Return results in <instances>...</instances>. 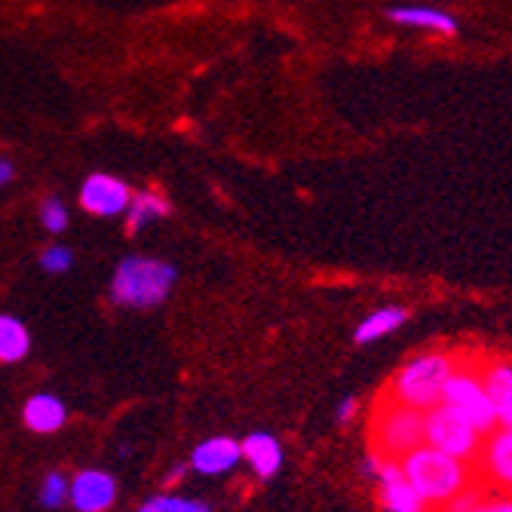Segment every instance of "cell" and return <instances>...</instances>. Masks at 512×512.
<instances>
[{"mask_svg":"<svg viewBox=\"0 0 512 512\" xmlns=\"http://www.w3.org/2000/svg\"><path fill=\"white\" fill-rule=\"evenodd\" d=\"M402 476L408 479V485L421 494L433 509L454 500L457 494H463L467 488H473V463L457 460L445 451H436L430 445H417L408 454L399 457Z\"/></svg>","mask_w":512,"mask_h":512,"instance_id":"1","label":"cell"},{"mask_svg":"<svg viewBox=\"0 0 512 512\" xmlns=\"http://www.w3.org/2000/svg\"><path fill=\"white\" fill-rule=\"evenodd\" d=\"M175 283H178L175 264L160 261V258H148V255H126L111 276L108 298L117 307L151 310L169 298Z\"/></svg>","mask_w":512,"mask_h":512,"instance_id":"2","label":"cell"},{"mask_svg":"<svg viewBox=\"0 0 512 512\" xmlns=\"http://www.w3.org/2000/svg\"><path fill=\"white\" fill-rule=\"evenodd\" d=\"M457 365H460L457 353H445V350L414 353L411 359L402 362V368H396L384 396L417 411H430L442 402L445 381L451 378V371Z\"/></svg>","mask_w":512,"mask_h":512,"instance_id":"3","label":"cell"},{"mask_svg":"<svg viewBox=\"0 0 512 512\" xmlns=\"http://www.w3.org/2000/svg\"><path fill=\"white\" fill-rule=\"evenodd\" d=\"M368 433H371V442H375L378 454L399 460L411 448L424 445V411L381 396Z\"/></svg>","mask_w":512,"mask_h":512,"instance_id":"4","label":"cell"},{"mask_svg":"<svg viewBox=\"0 0 512 512\" xmlns=\"http://www.w3.org/2000/svg\"><path fill=\"white\" fill-rule=\"evenodd\" d=\"M442 402L448 408L460 411L482 436L497 430V411H494V402L488 399V390L482 384V371L479 368L460 362L451 371V378L445 381Z\"/></svg>","mask_w":512,"mask_h":512,"instance_id":"5","label":"cell"},{"mask_svg":"<svg viewBox=\"0 0 512 512\" xmlns=\"http://www.w3.org/2000/svg\"><path fill=\"white\" fill-rule=\"evenodd\" d=\"M482 439L485 436L467 421V417L448 408L445 402L424 411V445H430L436 451H445L457 460L473 463L482 448Z\"/></svg>","mask_w":512,"mask_h":512,"instance_id":"6","label":"cell"},{"mask_svg":"<svg viewBox=\"0 0 512 512\" xmlns=\"http://www.w3.org/2000/svg\"><path fill=\"white\" fill-rule=\"evenodd\" d=\"M129 200H132V188L123 178H114L108 172H92L80 184V206L89 215H99V218L123 215Z\"/></svg>","mask_w":512,"mask_h":512,"instance_id":"7","label":"cell"},{"mask_svg":"<svg viewBox=\"0 0 512 512\" xmlns=\"http://www.w3.org/2000/svg\"><path fill=\"white\" fill-rule=\"evenodd\" d=\"M479 473L500 491H512V427H497L482 439L476 454Z\"/></svg>","mask_w":512,"mask_h":512,"instance_id":"8","label":"cell"},{"mask_svg":"<svg viewBox=\"0 0 512 512\" xmlns=\"http://www.w3.org/2000/svg\"><path fill=\"white\" fill-rule=\"evenodd\" d=\"M68 500L77 512H108L117 503V482L105 470H83L71 479Z\"/></svg>","mask_w":512,"mask_h":512,"instance_id":"9","label":"cell"},{"mask_svg":"<svg viewBox=\"0 0 512 512\" xmlns=\"http://www.w3.org/2000/svg\"><path fill=\"white\" fill-rule=\"evenodd\" d=\"M378 488H381V506L384 512H433V506L417 494L408 479L402 476L399 460L384 457L381 473H378Z\"/></svg>","mask_w":512,"mask_h":512,"instance_id":"10","label":"cell"},{"mask_svg":"<svg viewBox=\"0 0 512 512\" xmlns=\"http://www.w3.org/2000/svg\"><path fill=\"white\" fill-rule=\"evenodd\" d=\"M384 16L399 28H417V31H430L442 37H454L460 31V19L454 13L427 7V4H396V7H387Z\"/></svg>","mask_w":512,"mask_h":512,"instance_id":"11","label":"cell"},{"mask_svg":"<svg viewBox=\"0 0 512 512\" xmlns=\"http://www.w3.org/2000/svg\"><path fill=\"white\" fill-rule=\"evenodd\" d=\"M243 460L240 442L230 436H212L200 442L191 454V470L200 476H224Z\"/></svg>","mask_w":512,"mask_h":512,"instance_id":"12","label":"cell"},{"mask_svg":"<svg viewBox=\"0 0 512 512\" xmlns=\"http://www.w3.org/2000/svg\"><path fill=\"white\" fill-rule=\"evenodd\" d=\"M479 371L497 411V427H512V359H491Z\"/></svg>","mask_w":512,"mask_h":512,"instance_id":"13","label":"cell"},{"mask_svg":"<svg viewBox=\"0 0 512 512\" xmlns=\"http://www.w3.org/2000/svg\"><path fill=\"white\" fill-rule=\"evenodd\" d=\"M22 421L31 433H40V436H50V433H59L68 421V408L59 396L53 393H34L25 408H22Z\"/></svg>","mask_w":512,"mask_h":512,"instance_id":"14","label":"cell"},{"mask_svg":"<svg viewBox=\"0 0 512 512\" xmlns=\"http://www.w3.org/2000/svg\"><path fill=\"white\" fill-rule=\"evenodd\" d=\"M411 319V310L402 307V304H390V307H378L371 310L365 319H359V325L353 329V341L359 347H368V344H378L381 338L393 335L396 329H402V325Z\"/></svg>","mask_w":512,"mask_h":512,"instance_id":"15","label":"cell"},{"mask_svg":"<svg viewBox=\"0 0 512 512\" xmlns=\"http://www.w3.org/2000/svg\"><path fill=\"white\" fill-rule=\"evenodd\" d=\"M240 451L258 479H273L279 467H283V445L270 433H249L240 442Z\"/></svg>","mask_w":512,"mask_h":512,"instance_id":"16","label":"cell"},{"mask_svg":"<svg viewBox=\"0 0 512 512\" xmlns=\"http://www.w3.org/2000/svg\"><path fill=\"white\" fill-rule=\"evenodd\" d=\"M169 215H172V206L163 194L138 191V194H132V200L126 206V234H138V230H145L148 224L169 218Z\"/></svg>","mask_w":512,"mask_h":512,"instance_id":"17","label":"cell"},{"mask_svg":"<svg viewBox=\"0 0 512 512\" xmlns=\"http://www.w3.org/2000/svg\"><path fill=\"white\" fill-rule=\"evenodd\" d=\"M31 353V332L25 329V322L10 316V313H0V362H22Z\"/></svg>","mask_w":512,"mask_h":512,"instance_id":"18","label":"cell"},{"mask_svg":"<svg viewBox=\"0 0 512 512\" xmlns=\"http://www.w3.org/2000/svg\"><path fill=\"white\" fill-rule=\"evenodd\" d=\"M135 512H209V503L178 497V494H157V497L145 500Z\"/></svg>","mask_w":512,"mask_h":512,"instance_id":"19","label":"cell"},{"mask_svg":"<svg viewBox=\"0 0 512 512\" xmlns=\"http://www.w3.org/2000/svg\"><path fill=\"white\" fill-rule=\"evenodd\" d=\"M40 224H43V230H50V234H65L68 230V221H71V212H68V206L59 200V197H43V203H40Z\"/></svg>","mask_w":512,"mask_h":512,"instance_id":"20","label":"cell"},{"mask_svg":"<svg viewBox=\"0 0 512 512\" xmlns=\"http://www.w3.org/2000/svg\"><path fill=\"white\" fill-rule=\"evenodd\" d=\"M68 485L71 482L62 473H50V476L43 479V485H40V503L46 509H62L68 503Z\"/></svg>","mask_w":512,"mask_h":512,"instance_id":"21","label":"cell"},{"mask_svg":"<svg viewBox=\"0 0 512 512\" xmlns=\"http://www.w3.org/2000/svg\"><path fill=\"white\" fill-rule=\"evenodd\" d=\"M433 512H488V497L479 488H467L463 494H457L454 500L436 506Z\"/></svg>","mask_w":512,"mask_h":512,"instance_id":"22","label":"cell"},{"mask_svg":"<svg viewBox=\"0 0 512 512\" xmlns=\"http://www.w3.org/2000/svg\"><path fill=\"white\" fill-rule=\"evenodd\" d=\"M40 267H43L46 273L62 276V273H68V270L74 267V252H71L68 246H46V249L40 252Z\"/></svg>","mask_w":512,"mask_h":512,"instance_id":"23","label":"cell"},{"mask_svg":"<svg viewBox=\"0 0 512 512\" xmlns=\"http://www.w3.org/2000/svg\"><path fill=\"white\" fill-rule=\"evenodd\" d=\"M356 414H359V399H356V396H347V399H341V402H338V408H335L338 424H350Z\"/></svg>","mask_w":512,"mask_h":512,"instance_id":"24","label":"cell"},{"mask_svg":"<svg viewBox=\"0 0 512 512\" xmlns=\"http://www.w3.org/2000/svg\"><path fill=\"white\" fill-rule=\"evenodd\" d=\"M381 463H384V454H378L375 448H371V451L365 454V460H362V473H365L368 479H378Z\"/></svg>","mask_w":512,"mask_h":512,"instance_id":"25","label":"cell"},{"mask_svg":"<svg viewBox=\"0 0 512 512\" xmlns=\"http://www.w3.org/2000/svg\"><path fill=\"white\" fill-rule=\"evenodd\" d=\"M13 178H16V166L7 157H0V188H4V184H10Z\"/></svg>","mask_w":512,"mask_h":512,"instance_id":"26","label":"cell"},{"mask_svg":"<svg viewBox=\"0 0 512 512\" xmlns=\"http://www.w3.org/2000/svg\"><path fill=\"white\" fill-rule=\"evenodd\" d=\"M488 512H512V497H497V500H488Z\"/></svg>","mask_w":512,"mask_h":512,"instance_id":"27","label":"cell"},{"mask_svg":"<svg viewBox=\"0 0 512 512\" xmlns=\"http://www.w3.org/2000/svg\"><path fill=\"white\" fill-rule=\"evenodd\" d=\"M181 476H184V467L172 470V473H169V479H166V485H172V482H181Z\"/></svg>","mask_w":512,"mask_h":512,"instance_id":"28","label":"cell"}]
</instances>
